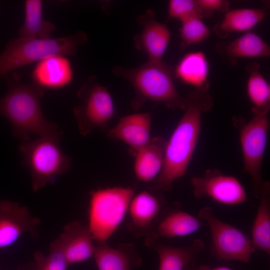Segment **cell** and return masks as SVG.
Returning <instances> with one entry per match:
<instances>
[{
  "label": "cell",
  "instance_id": "484cf974",
  "mask_svg": "<svg viewBox=\"0 0 270 270\" xmlns=\"http://www.w3.org/2000/svg\"><path fill=\"white\" fill-rule=\"evenodd\" d=\"M248 74L246 92L252 104L254 114H268L270 110V86L257 62L250 63L246 66Z\"/></svg>",
  "mask_w": 270,
  "mask_h": 270
},
{
  "label": "cell",
  "instance_id": "3957f363",
  "mask_svg": "<svg viewBox=\"0 0 270 270\" xmlns=\"http://www.w3.org/2000/svg\"><path fill=\"white\" fill-rule=\"evenodd\" d=\"M113 73L128 80L133 87L136 96L132 105L139 108L146 101L163 103L170 109L186 108V98L174 85V69L163 60H148L132 68L114 66Z\"/></svg>",
  "mask_w": 270,
  "mask_h": 270
},
{
  "label": "cell",
  "instance_id": "4316f807",
  "mask_svg": "<svg viewBox=\"0 0 270 270\" xmlns=\"http://www.w3.org/2000/svg\"><path fill=\"white\" fill-rule=\"evenodd\" d=\"M202 18L194 16L180 22V48L182 50L192 44L202 42L209 37L210 30Z\"/></svg>",
  "mask_w": 270,
  "mask_h": 270
},
{
  "label": "cell",
  "instance_id": "9a60e30c",
  "mask_svg": "<svg viewBox=\"0 0 270 270\" xmlns=\"http://www.w3.org/2000/svg\"><path fill=\"white\" fill-rule=\"evenodd\" d=\"M73 77L71 63L62 55L50 56L38 62L32 73V83L44 90L65 87L72 82Z\"/></svg>",
  "mask_w": 270,
  "mask_h": 270
},
{
  "label": "cell",
  "instance_id": "cb8c5ba5",
  "mask_svg": "<svg viewBox=\"0 0 270 270\" xmlns=\"http://www.w3.org/2000/svg\"><path fill=\"white\" fill-rule=\"evenodd\" d=\"M260 203L252 227V244L256 250L270 254V183L264 181Z\"/></svg>",
  "mask_w": 270,
  "mask_h": 270
},
{
  "label": "cell",
  "instance_id": "83f0119b",
  "mask_svg": "<svg viewBox=\"0 0 270 270\" xmlns=\"http://www.w3.org/2000/svg\"><path fill=\"white\" fill-rule=\"evenodd\" d=\"M34 257L36 270H66L69 265L58 238L50 244L48 255L37 252Z\"/></svg>",
  "mask_w": 270,
  "mask_h": 270
},
{
  "label": "cell",
  "instance_id": "2e32d148",
  "mask_svg": "<svg viewBox=\"0 0 270 270\" xmlns=\"http://www.w3.org/2000/svg\"><path fill=\"white\" fill-rule=\"evenodd\" d=\"M151 126L150 112L130 114L122 117L108 130V136L121 140L136 150L151 138Z\"/></svg>",
  "mask_w": 270,
  "mask_h": 270
},
{
  "label": "cell",
  "instance_id": "277c9868",
  "mask_svg": "<svg viewBox=\"0 0 270 270\" xmlns=\"http://www.w3.org/2000/svg\"><path fill=\"white\" fill-rule=\"evenodd\" d=\"M88 39L86 34L82 31L54 38L12 39L0 54V78L20 67L50 56H74Z\"/></svg>",
  "mask_w": 270,
  "mask_h": 270
},
{
  "label": "cell",
  "instance_id": "e0dca14e",
  "mask_svg": "<svg viewBox=\"0 0 270 270\" xmlns=\"http://www.w3.org/2000/svg\"><path fill=\"white\" fill-rule=\"evenodd\" d=\"M98 270H132L142 260L132 244H122L116 248L106 242L96 246L93 256Z\"/></svg>",
  "mask_w": 270,
  "mask_h": 270
},
{
  "label": "cell",
  "instance_id": "5b68a950",
  "mask_svg": "<svg viewBox=\"0 0 270 270\" xmlns=\"http://www.w3.org/2000/svg\"><path fill=\"white\" fill-rule=\"evenodd\" d=\"M134 190L130 187H112L92 191L87 226L98 244L106 240L123 221Z\"/></svg>",
  "mask_w": 270,
  "mask_h": 270
},
{
  "label": "cell",
  "instance_id": "ba28073f",
  "mask_svg": "<svg viewBox=\"0 0 270 270\" xmlns=\"http://www.w3.org/2000/svg\"><path fill=\"white\" fill-rule=\"evenodd\" d=\"M198 218L208 226L212 235L211 254L219 260L250 262L256 250L251 240L241 230L218 219L213 209L202 208Z\"/></svg>",
  "mask_w": 270,
  "mask_h": 270
},
{
  "label": "cell",
  "instance_id": "7c38bea8",
  "mask_svg": "<svg viewBox=\"0 0 270 270\" xmlns=\"http://www.w3.org/2000/svg\"><path fill=\"white\" fill-rule=\"evenodd\" d=\"M137 22L142 30L134 38L136 48L146 54L149 60H162L171 38L167 25L158 21L150 10L140 16Z\"/></svg>",
  "mask_w": 270,
  "mask_h": 270
},
{
  "label": "cell",
  "instance_id": "52a82bcc",
  "mask_svg": "<svg viewBox=\"0 0 270 270\" xmlns=\"http://www.w3.org/2000/svg\"><path fill=\"white\" fill-rule=\"evenodd\" d=\"M232 121L239 134L244 172L250 178L254 196L260 199L264 182L262 167L269 129L268 114H254L248 122L241 116H235Z\"/></svg>",
  "mask_w": 270,
  "mask_h": 270
},
{
  "label": "cell",
  "instance_id": "ac0fdd59",
  "mask_svg": "<svg viewBox=\"0 0 270 270\" xmlns=\"http://www.w3.org/2000/svg\"><path fill=\"white\" fill-rule=\"evenodd\" d=\"M166 144L164 138L156 136L136 150L134 170L138 180L148 182L158 175L164 164Z\"/></svg>",
  "mask_w": 270,
  "mask_h": 270
},
{
  "label": "cell",
  "instance_id": "d6986e66",
  "mask_svg": "<svg viewBox=\"0 0 270 270\" xmlns=\"http://www.w3.org/2000/svg\"><path fill=\"white\" fill-rule=\"evenodd\" d=\"M162 196L148 191L134 196L128 208L131 222L130 230L143 234L158 216L164 204Z\"/></svg>",
  "mask_w": 270,
  "mask_h": 270
},
{
  "label": "cell",
  "instance_id": "8992f818",
  "mask_svg": "<svg viewBox=\"0 0 270 270\" xmlns=\"http://www.w3.org/2000/svg\"><path fill=\"white\" fill-rule=\"evenodd\" d=\"M60 142V136H52L20 144L19 150L22 162L30 170L34 192L52 182L69 170L71 159L61 150Z\"/></svg>",
  "mask_w": 270,
  "mask_h": 270
},
{
  "label": "cell",
  "instance_id": "44dd1931",
  "mask_svg": "<svg viewBox=\"0 0 270 270\" xmlns=\"http://www.w3.org/2000/svg\"><path fill=\"white\" fill-rule=\"evenodd\" d=\"M216 51L232 61L237 58L267 57L270 55L268 44L256 33L248 32L236 39L216 44Z\"/></svg>",
  "mask_w": 270,
  "mask_h": 270
},
{
  "label": "cell",
  "instance_id": "4dcf8cb0",
  "mask_svg": "<svg viewBox=\"0 0 270 270\" xmlns=\"http://www.w3.org/2000/svg\"><path fill=\"white\" fill-rule=\"evenodd\" d=\"M192 270H234L226 266H219L215 268H210L207 266H201L196 268Z\"/></svg>",
  "mask_w": 270,
  "mask_h": 270
},
{
  "label": "cell",
  "instance_id": "30bf717a",
  "mask_svg": "<svg viewBox=\"0 0 270 270\" xmlns=\"http://www.w3.org/2000/svg\"><path fill=\"white\" fill-rule=\"evenodd\" d=\"M191 184L197 198L208 197L222 204L236 205L246 201L244 188L236 177L216 169H208L202 176H194Z\"/></svg>",
  "mask_w": 270,
  "mask_h": 270
},
{
  "label": "cell",
  "instance_id": "8fae6325",
  "mask_svg": "<svg viewBox=\"0 0 270 270\" xmlns=\"http://www.w3.org/2000/svg\"><path fill=\"white\" fill-rule=\"evenodd\" d=\"M40 220L26 206L6 200H0V248L11 246L25 234L38 236Z\"/></svg>",
  "mask_w": 270,
  "mask_h": 270
},
{
  "label": "cell",
  "instance_id": "f1b7e54d",
  "mask_svg": "<svg viewBox=\"0 0 270 270\" xmlns=\"http://www.w3.org/2000/svg\"><path fill=\"white\" fill-rule=\"evenodd\" d=\"M204 17L196 0H170L168 4V19H176L182 22L188 18Z\"/></svg>",
  "mask_w": 270,
  "mask_h": 270
},
{
  "label": "cell",
  "instance_id": "603a6c76",
  "mask_svg": "<svg viewBox=\"0 0 270 270\" xmlns=\"http://www.w3.org/2000/svg\"><path fill=\"white\" fill-rule=\"evenodd\" d=\"M203 225L204 222L198 217L180 209L171 210L160 220L153 238L188 236L197 231Z\"/></svg>",
  "mask_w": 270,
  "mask_h": 270
},
{
  "label": "cell",
  "instance_id": "d4e9b609",
  "mask_svg": "<svg viewBox=\"0 0 270 270\" xmlns=\"http://www.w3.org/2000/svg\"><path fill=\"white\" fill-rule=\"evenodd\" d=\"M56 26L42 18V2L26 0L24 3V20L18 30L22 39H46L50 38Z\"/></svg>",
  "mask_w": 270,
  "mask_h": 270
},
{
  "label": "cell",
  "instance_id": "ffe728a7",
  "mask_svg": "<svg viewBox=\"0 0 270 270\" xmlns=\"http://www.w3.org/2000/svg\"><path fill=\"white\" fill-rule=\"evenodd\" d=\"M174 76L194 89L206 90L209 88V64L206 57L200 51L184 55L174 70Z\"/></svg>",
  "mask_w": 270,
  "mask_h": 270
},
{
  "label": "cell",
  "instance_id": "7402d4cb",
  "mask_svg": "<svg viewBox=\"0 0 270 270\" xmlns=\"http://www.w3.org/2000/svg\"><path fill=\"white\" fill-rule=\"evenodd\" d=\"M262 8H242L227 10L222 20L215 26L214 31L220 38L234 32H249L266 16Z\"/></svg>",
  "mask_w": 270,
  "mask_h": 270
},
{
  "label": "cell",
  "instance_id": "7a4b0ae2",
  "mask_svg": "<svg viewBox=\"0 0 270 270\" xmlns=\"http://www.w3.org/2000/svg\"><path fill=\"white\" fill-rule=\"evenodd\" d=\"M8 90L0 98V114L10 122L12 134L24 141H28L30 135L39 137L62 134L58 126L44 118L40 106L44 90L32 83H22L18 77L6 80Z\"/></svg>",
  "mask_w": 270,
  "mask_h": 270
},
{
  "label": "cell",
  "instance_id": "6da1fadb",
  "mask_svg": "<svg viewBox=\"0 0 270 270\" xmlns=\"http://www.w3.org/2000/svg\"><path fill=\"white\" fill-rule=\"evenodd\" d=\"M184 114L166 141L162 169L149 188L158 196L170 190L174 182L186 174L198 142L202 116L212 107L207 91L194 89L185 96Z\"/></svg>",
  "mask_w": 270,
  "mask_h": 270
},
{
  "label": "cell",
  "instance_id": "9c48e42d",
  "mask_svg": "<svg viewBox=\"0 0 270 270\" xmlns=\"http://www.w3.org/2000/svg\"><path fill=\"white\" fill-rule=\"evenodd\" d=\"M78 96L82 102L74 108V114L81 134L86 136L96 128H105L114 112V101L107 88L90 78Z\"/></svg>",
  "mask_w": 270,
  "mask_h": 270
},
{
  "label": "cell",
  "instance_id": "4fadbf2b",
  "mask_svg": "<svg viewBox=\"0 0 270 270\" xmlns=\"http://www.w3.org/2000/svg\"><path fill=\"white\" fill-rule=\"evenodd\" d=\"M144 244L158 253L159 270H192L197 258L205 247V243L201 239H195L188 246H172L147 237Z\"/></svg>",
  "mask_w": 270,
  "mask_h": 270
},
{
  "label": "cell",
  "instance_id": "f546056e",
  "mask_svg": "<svg viewBox=\"0 0 270 270\" xmlns=\"http://www.w3.org/2000/svg\"><path fill=\"white\" fill-rule=\"evenodd\" d=\"M204 16L209 17L214 12H226L228 10L229 2L222 0H196Z\"/></svg>",
  "mask_w": 270,
  "mask_h": 270
},
{
  "label": "cell",
  "instance_id": "5bb4252c",
  "mask_svg": "<svg viewBox=\"0 0 270 270\" xmlns=\"http://www.w3.org/2000/svg\"><path fill=\"white\" fill-rule=\"evenodd\" d=\"M58 239L68 264L94 256L96 246L89 229L79 221L66 224Z\"/></svg>",
  "mask_w": 270,
  "mask_h": 270
}]
</instances>
